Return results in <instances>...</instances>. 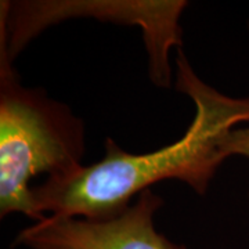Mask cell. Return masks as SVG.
<instances>
[{"mask_svg":"<svg viewBox=\"0 0 249 249\" xmlns=\"http://www.w3.org/2000/svg\"><path fill=\"white\" fill-rule=\"evenodd\" d=\"M186 1H1V58L14 60L29 40L47 25L80 16L139 24L150 54L155 85L168 88L172 46L181 45L178 19Z\"/></svg>","mask_w":249,"mask_h":249,"instance_id":"obj_3","label":"cell"},{"mask_svg":"<svg viewBox=\"0 0 249 249\" xmlns=\"http://www.w3.org/2000/svg\"><path fill=\"white\" fill-rule=\"evenodd\" d=\"M85 124L67 106L24 88L11 64L0 60V214L22 213L42 222L31 180L82 166Z\"/></svg>","mask_w":249,"mask_h":249,"instance_id":"obj_2","label":"cell"},{"mask_svg":"<svg viewBox=\"0 0 249 249\" xmlns=\"http://www.w3.org/2000/svg\"><path fill=\"white\" fill-rule=\"evenodd\" d=\"M222 151L229 158L241 155L249 158V126L237 127L222 142Z\"/></svg>","mask_w":249,"mask_h":249,"instance_id":"obj_5","label":"cell"},{"mask_svg":"<svg viewBox=\"0 0 249 249\" xmlns=\"http://www.w3.org/2000/svg\"><path fill=\"white\" fill-rule=\"evenodd\" d=\"M162 199L151 190L109 219L47 216L18 234L16 244L29 249H186L155 230L154 213Z\"/></svg>","mask_w":249,"mask_h":249,"instance_id":"obj_4","label":"cell"},{"mask_svg":"<svg viewBox=\"0 0 249 249\" xmlns=\"http://www.w3.org/2000/svg\"><path fill=\"white\" fill-rule=\"evenodd\" d=\"M178 91L196 104V116L186 134L157 151L134 155L112 139L106 157L90 166L47 178L32 187L37 214L55 217L109 219L130 206L134 196L168 178H178L204 196L217 168L227 157L223 140L241 124H249V97H230L196 76L186 55L178 54Z\"/></svg>","mask_w":249,"mask_h":249,"instance_id":"obj_1","label":"cell"}]
</instances>
